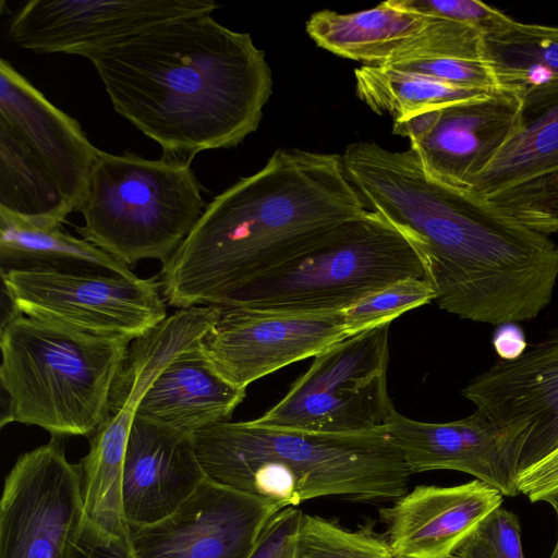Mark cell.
I'll use <instances>...</instances> for the list:
<instances>
[{"mask_svg": "<svg viewBox=\"0 0 558 558\" xmlns=\"http://www.w3.org/2000/svg\"><path fill=\"white\" fill-rule=\"evenodd\" d=\"M344 172L368 209L418 251L438 307L495 326L534 319L558 279V243L470 187L429 174L416 154L375 142L350 144Z\"/></svg>", "mask_w": 558, "mask_h": 558, "instance_id": "obj_1", "label": "cell"}, {"mask_svg": "<svg viewBox=\"0 0 558 558\" xmlns=\"http://www.w3.org/2000/svg\"><path fill=\"white\" fill-rule=\"evenodd\" d=\"M114 110L190 162L253 133L272 90L269 64L248 33L211 14L170 21L90 53Z\"/></svg>", "mask_w": 558, "mask_h": 558, "instance_id": "obj_2", "label": "cell"}, {"mask_svg": "<svg viewBox=\"0 0 558 558\" xmlns=\"http://www.w3.org/2000/svg\"><path fill=\"white\" fill-rule=\"evenodd\" d=\"M368 210L341 156L279 148L204 208L157 281L179 310L232 294Z\"/></svg>", "mask_w": 558, "mask_h": 558, "instance_id": "obj_3", "label": "cell"}, {"mask_svg": "<svg viewBox=\"0 0 558 558\" xmlns=\"http://www.w3.org/2000/svg\"><path fill=\"white\" fill-rule=\"evenodd\" d=\"M194 442L207 478L282 509L328 496L397 499L411 475L386 428L327 434L227 421Z\"/></svg>", "mask_w": 558, "mask_h": 558, "instance_id": "obj_4", "label": "cell"}, {"mask_svg": "<svg viewBox=\"0 0 558 558\" xmlns=\"http://www.w3.org/2000/svg\"><path fill=\"white\" fill-rule=\"evenodd\" d=\"M132 341L85 333L12 308L1 326V425L38 426L54 438L90 437L105 422Z\"/></svg>", "mask_w": 558, "mask_h": 558, "instance_id": "obj_5", "label": "cell"}, {"mask_svg": "<svg viewBox=\"0 0 558 558\" xmlns=\"http://www.w3.org/2000/svg\"><path fill=\"white\" fill-rule=\"evenodd\" d=\"M407 278H426L418 251L403 231L368 209L218 306L280 314H337Z\"/></svg>", "mask_w": 558, "mask_h": 558, "instance_id": "obj_6", "label": "cell"}, {"mask_svg": "<svg viewBox=\"0 0 558 558\" xmlns=\"http://www.w3.org/2000/svg\"><path fill=\"white\" fill-rule=\"evenodd\" d=\"M99 150L74 118L0 60V214L61 227L77 210Z\"/></svg>", "mask_w": 558, "mask_h": 558, "instance_id": "obj_7", "label": "cell"}, {"mask_svg": "<svg viewBox=\"0 0 558 558\" xmlns=\"http://www.w3.org/2000/svg\"><path fill=\"white\" fill-rule=\"evenodd\" d=\"M190 162L99 150L77 211L82 239L129 268L162 264L192 231L206 205Z\"/></svg>", "mask_w": 558, "mask_h": 558, "instance_id": "obj_8", "label": "cell"}, {"mask_svg": "<svg viewBox=\"0 0 558 558\" xmlns=\"http://www.w3.org/2000/svg\"><path fill=\"white\" fill-rule=\"evenodd\" d=\"M389 326L366 329L316 354L287 395L255 421L327 434L386 428L396 411L387 387Z\"/></svg>", "mask_w": 558, "mask_h": 558, "instance_id": "obj_9", "label": "cell"}, {"mask_svg": "<svg viewBox=\"0 0 558 558\" xmlns=\"http://www.w3.org/2000/svg\"><path fill=\"white\" fill-rule=\"evenodd\" d=\"M1 278L14 311L85 333L133 341L168 317L156 278L41 269Z\"/></svg>", "mask_w": 558, "mask_h": 558, "instance_id": "obj_10", "label": "cell"}, {"mask_svg": "<svg viewBox=\"0 0 558 558\" xmlns=\"http://www.w3.org/2000/svg\"><path fill=\"white\" fill-rule=\"evenodd\" d=\"M85 519L82 466L60 440L22 453L0 501V558H68Z\"/></svg>", "mask_w": 558, "mask_h": 558, "instance_id": "obj_11", "label": "cell"}, {"mask_svg": "<svg viewBox=\"0 0 558 558\" xmlns=\"http://www.w3.org/2000/svg\"><path fill=\"white\" fill-rule=\"evenodd\" d=\"M211 0H31L12 17L8 38L37 53H90L157 25L211 14Z\"/></svg>", "mask_w": 558, "mask_h": 558, "instance_id": "obj_12", "label": "cell"}, {"mask_svg": "<svg viewBox=\"0 0 558 558\" xmlns=\"http://www.w3.org/2000/svg\"><path fill=\"white\" fill-rule=\"evenodd\" d=\"M461 395L519 448V474L558 449V327L474 377Z\"/></svg>", "mask_w": 558, "mask_h": 558, "instance_id": "obj_13", "label": "cell"}, {"mask_svg": "<svg viewBox=\"0 0 558 558\" xmlns=\"http://www.w3.org/2000/svg\"><path fill=\"white\" fill-rule=\"evenodd\" d=\"M215 324L199 340L217 371L234 386L315 356L349 337L343 314H280L235 305L218 306Z\"/></svg>", "mask_w": 558, "mask_h": 558, "instance_id": "obj_14", "label": "cell"}, {"mask_svg": "<svg viewBox=\"0 0 558 558\" xmlns=\"http://www.w3.org/2000/svg\"><path fill=\"white\" fill-rule=\"evenodd\" d=\"M281 507L206 480L170 515L130 529L136 558H247Z\"/></svg>", "mask_w": 558, "mask_h": 558, "instance_id": "obj_15", "label": "cell"}, {"mask_svg": "<svg viewBox=\"0 0 558 558\" xmlns=\"http://www.w3.org/2000/svg\"><path fill=\"white\" fill-rule=\"evenodd\" d=\"M470 189L534 231L558 232V98L523 108L521 128Z\"/></svg>", "mask_w": 558, "mask_h": 558, "instance_id": "obj_16", "label": "cell"}, {"mask_svg": "<svg viewBox=\"0 0 558 558\" xmlns=\"http://www.w3.org/2000/svg\"><path fill=\"white\" fill-rule=\"evenodd\" d=\"M386 432L410 473L435 470L463 472L504 496L519 495V448L513 438L482 412L452 422L427 423L397 410Z\"/></svg>", "mask_w": 558, "mask_h": 558, "instance_id": "obj_17", "label": "cell"}, {"mask_svg": "<svg viewBox=\"0 0 558 558\" xmlns=\"http://www.w3.org/2000/svg\"><path fill=\"white\" fill-rule=\"evenodd\" d=\"M523 121L521 98L504 89L438 108L436 122L410 148L433 177L470 187Z\"/></svg>", "mask_w": 558, "mask_h": 558, "instance_id": "obj_18", "label": "cell"}, {"mask_svg": "<svg viewBox=\"0 0 558 558\" xmlns=\"http://www.w3.org/2000/svg\"><path fill=\"white\" fill-rule=\"evenodd\" d=\"M504 495L474 480L456 486L420 485L379 510L396 558H452Z\"/></svg>", "mask_w": 558, "mask_h": 558, "instance_id": "obj_19", "label": "cell"}, {"mask_svg": "<svg viewBox=\"0 0 558 558\" xmlns=\"http://www.w3.org/2000/svg\"><path fill=\"white\" fill-rule=\"evenodd\" d=\"M206 480L194 436L136 415L123 465L122 498L129 527L173 513Z\"/></svg>", "mask_w": 558, "mask_h": 558, "instance_id": "obj_20", "label": "cell"}, {"mask_svg": "<svg viewBox=\"0 0 558 558\" xmlns=\"http://www.w3.org/2000/svg\"><path fill=\"white\" fill-rule=\"evenodd\" d=\"M245 389L228 381L208 359L199 340L177 354L145 392L137 416L194 436L230 420Z\"/></svg>", "mask_w": 558, "mask_h": 558, "instance_id": "obj_21", "label": "cell"}, {"mask_svg": "<svg viewBox=\"0 0 558 558\" xmlns=\"http://www.w3.org/2000/svg\"><path fill=\"white\" fill-rule=\"evenodd\" d=\"M435 17L409 12L391 0L375 8L338 13L322 10L306 23L317 46L363 65L386 66L423 57Z\"/></svg>", "mask_w": 558, "mask_h": 558, "instance_id": "obj_22", "label": "cell"}, {"mask_svg": "<svg viewBox=\"0 0 558 558\" xmlns=\"http://www.w3.org/2000/svg\"><path fill=\"white\" fill-rule=\"evenodd\" d=\"M484 60L523 108L558 98V27L512 21L484 36Z\"/></svg>", "mask_w": 558, "mask_h": 558, "instance_id": "obj_23", "label": "cell"}, {"mask_svg": "<svg viewBox=\"0 0 558 558\" xmlns=\"http://www.w3.org/2000/svg\"><path fill=\"white\" fill-rule=\"evenodd\" d=\"M0 268L137 277L128 266L61 227H39L0 214Z\"/></svg>", "mask_w": 558, "mask_h": 558, "instance_id": "obj_24", "label": "cell"}, {"mask_svg": "<svg viewBox=\"0 0 558 558\" xmlns=\"http://www.w3.org/2000/svg\"><path fill=\"white\" fill-rule=\"evenodd\" d=\"M354 76L357 97L376 113L390 114L393 121L492 92L463 88L418 73L380 65H362L354 71Z\"/></svg>", "mask_w": 558, "mask_h": 558, "instance_id": "obj_25", "label": "cell"}, {"mask_svg": "<svg viewBox=\"0 0 558 558\" xmlns=\"http://www.w3.org/2000/svg\"><path fill=\"white\" fill-rule=\"evenodd\" d=\"M295 558H396L385 537L349 531L324 518L302 514Z\"/></svg>", "mask_w": 558, "mask_h": 558, "instance_id": "obj_26", "label": "cell"}, {"mask_svg": "<svg viewBox=\"0 0 558 558\" xmlns=\"http://www.w3.org/2000/svg\"><path fill=\"white\" fill-rule=\"evenodd\" d=\"M436 293L426 278H407L393 282L355 303L344 312L343 320L350 336L435 301Z\"/></svg>", "mask_w": 558, "mask_h": 558, "instance_id": "obj_27", "label": "cell"}, {"mask_svg": "<svg viewBox=\"0 0 558 558\" xmlns=\"http://www.w3.org/2000/svg\"><path fill=\"white\" fill-rule=\"evenodd\" d=\"M452 558H524L518 515L497 507L478 522Z\"/></svg>", "mask_w": 558, "mask_h": 558, "instance_id": "obj_28", "label": "cell"}, {"mask_svg": "<svg viewBox=\"0 0 558 558\" xmlns=\"http://www.w3.org/2000/svg\"><path fill=\"white\" fill-rule=\"evenodd\" d=\"M400 9L472 26L484 36L508 26L513 20L477 0H391Z\"/></svg>", "mask_w": 558, "mask_h": 558, "instance_id": "obj_29", "label": "cell"}, {"mask_svg": "<svg viewBox=\"0 0 558 558\" xmlns=\"http://www.w3.org/2000/svg\"><path fill=\"white\" fill-rule=\"evenodd\" d=\"M386 66L418 73L463 88L500 89L490 65L484 60L420 59L397 62Z\"/></svg>", "mask_w": 558, "mask_h": 558, "instance_id": "obj_30", "label": "cell"}, {"mask_svg": "<svg viewBox=\"0 0 558 558\" xmlns=\"http://www.w3.org/2000/svg\"><path fill=\"white\" fill-rule=\"evenodd\" d=\"M303 512L286 507L260 532L247 558H295V542Z\"/></svg>", "mask_w": 558, "mask_h": 558, "instance_id": "obj_31", "label": "cell"}, {"mask_svg": "<svg viewBox=\"0 0 558 558\" xmlns=\"http://www.w3.org/2000/svg\"><path fill=\"white\" fill-rule=\"evenodd\" d=\"M68 558H136L130 536H117L84 519Z\"/></svg>", "mask_w": 558, "mask_h": 558, "instance_id": "obj_32", "label": "cell"}, {"mask_svg": "<svg viewBox=\"0 0 558 558\" xmlns=\"http://www.w3.org/2000/svg\"><path fill=\"white\" fill-rule=\"evenodd\" d=\"M558 487V449L527 468L518 476V489L530 501L541 494Z\"/></svg>", "mask_w": 558, "mask_h": 558, "instance_id": "obj_33", "label": "cell"}, {"mask_svg": "<svg viewBox=\"0 0 558 558\" xmlns=\"http://www.w3.org/2000/svg\"><path fill=\"white\" fill-rule=\"evenodd\" d=\"M537 501H545V502L549 504L553 507V509L556 513L557 520H558V487L554 488L551 490H548L544 494L538 495L533 500V502H537ZM549 558H558V537H557L556 544L554 546V549H553Z\"/></svg>", "mask_w": 558, "mask_h": 558, "instance_id": "obj_34", "label": "cell"}]
</instances>
